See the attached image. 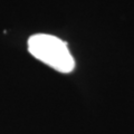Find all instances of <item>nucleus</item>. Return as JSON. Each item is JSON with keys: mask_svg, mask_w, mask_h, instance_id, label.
I'll use <instances>...</instances> for the list:
<instances>
[{"mask_svg": "<svg viewBox=\"0 0 134 134\" xmlns=\"http://www.w3.org/2000/svg\"><path fill=\"white\" fill-rule=\"evenodd\" d=\"M28 52L47 66L59 73L68 74L75 68V60L67 43L48 34H36L28 38Z\"/></svg>", "mask_w": 134, "mask_h": 134, "instance_id": "nucleus-1", "label": "nucleus"}]
</instances>
